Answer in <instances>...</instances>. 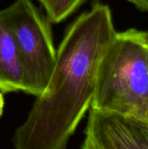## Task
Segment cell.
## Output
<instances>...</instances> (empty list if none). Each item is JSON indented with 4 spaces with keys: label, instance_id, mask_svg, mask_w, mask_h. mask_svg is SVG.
Returning <instances> with one entry per match:
<instances>
[{
    "label": "cell",
    "instance_id": "cell-3",
    "mask_svg": "<svg viewBox=\"0 0 148 149\" xmlns=\"http://www.w3.org/2000/svg\"><path fill=\"white\" fill-rule=\"evenodd\" d=\"M0 17L17 47L24 92L37 97L44 91L56 60L57 50L49 24L31 0H16L0 10Z\"/></svg>",
    "mask_w": 148,
    "mask_h": 149
},
{
    "label": "cell",
    "instance_id": "cell-8",
    "mask_svg": "<svg viewBox=\"0 0 148 149\" xmlns=\"http://www.w3.org/2000/svg\"><path fill=\"white\" fill-rule=\"evenodd\" d=\"M141 11L148 12V0H127Z\"/></svg>",
    "mask_w": 148,
    "mask_h": 149
},
{
    "label": "cell",
    "instance_id": "cell-2",
    "mask_svg": "<svg viewBox=\"0 0 148 149\" xmlns=\"http://www.w3.org/2000/svg\"><path fill=\"white\" fill-rule=\"evenodd\" d=\"M91 107L148 123V48L140 30L117 32L99 65Z\"/></svg>",
    "mask_w": 148,
    "mask_h": 149
},
{
    "label": "cell",
    "instance_id": "cell-1",
    "mask_svg": "<svg viewBox=\"0 0 148 149\" xmlns=\"http://www.w3.org/2000/svg\"><path fill=\"white\" fill-rule=\"evenodd\" d=\"M117 32L110 7L99 1L71 24L44 91L14 132V149H67L91 107L99 65Z\"/></svg>",
    "mask_w": 148,
    "mask_h": 149
},
{
    "label": "cell",
    "instance_id": "cell-6",
    "mask_svg": "<svg viewBox=\"0 0 148 149\" xmlns=\"http://www.w3.org/2000/svg\"><path fill=\"white\" fill-rule=\"evenodd\" d=\"M85 0H39L48 19L54 24L60 23L72 15Z\"/></svg>",
    "mask_w": 148,
    "mask_h": 149
},
{
    "label": "cell",
    "instance_id": "cell-9",
    "mask_svg": "<svg viewBox=\"0 0 148 149\" xmlns=\"http://www.w3.org/2000/svg\"><path fill=\"white\" fill-rule=\"evenodd\" d=\"M140 35H141V38L144 41V43L146 44V45L147 46L148 48V31H140Z\"/></svg>",
    "mask_w": 148,
    "mask_h": 149
},
{
    "label": "cell",
    "instance_id": "cell-4",
    "mask_svg": "<svg viewBox=\"0 0 148 149\" xmlns=\"http://www.w3.org/2000/svg\"><path fill=\"white\" fill-rule=\"evenodd\" d=\"M85 133L99 149H148V123L90 107Z\"/></svg>",
    "mask_w": 148,
    "mask_h": 149
},
{
    "label": "cell",
    "instance_id": "cell-10",
    "mask_svg": "<svg viewBox=\"0 0 148 149\" xmlns=\"http://www.w3.org/2000/svg\"><path fill=\"white\" fill-rule=\"evenodd\" d=\"M3 105H4V101H3V93L0 92V117L2 116V113H3Z\"/></svg>",
    "mask_w": 148,
    "mask_h": 149
},
{
    "label": "cell",
    "instance_id": "cell-5",
    "mask_svg": "<svg viewBox=\"0 0 148 149\" xmlns=\"http://www.w3.org/2000/svg\"><path fill=\"white\" fill-rule=\"evenodd\" d=\"M23 71L12 36L0 17V92L24 91Z\"/></svg>",
    "mask_w": 148,
    "mask_h": 149
},
{
    "label": "cell",
    "instance_id": "cell-7",
    "mask_svg": "<svg viewBox=\"0 0 148 149\" xmlns=\"http://www.w3.org/2000/svg\"><path fill=\"white\" fill-rule=\"evenodd\" d=\"M80 149H99V148L95 143V141L91 137V135L85 132V139L83 141Z\"/></svg>",
    "mask_w": 148,
    "mask_h": 149
}]
</instances>
